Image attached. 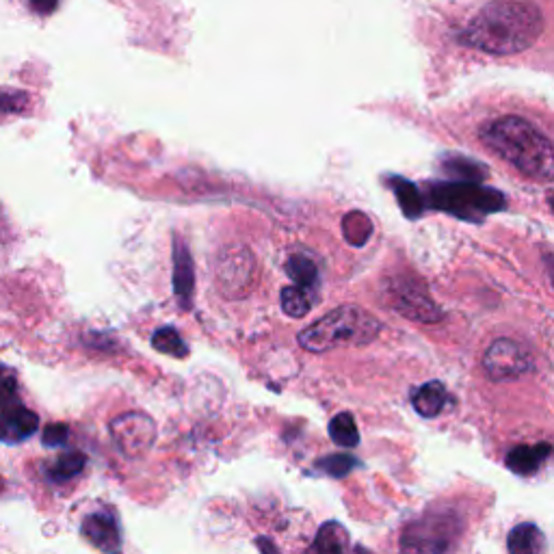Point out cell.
<instances>
[{"label": "cell", "mask_w": 554, "mask_h": 554, "mask_svg": "<svg viewBox=\"0 0 554 554\" xmlns=\"http://www.w3.org/2000/svg\"><path fill=\"white\" fill-rule=\"evenodd\" d=\"M542 9L529 0H496L485 5L461 33L466 46L487 55L509 57L529 50L544 33Z\"/></svg>", "instance_id": "cell-1"}, {"label": "cell", "mask_w": 554, "mask_h": 554, "mask_svg": "<svg viewBox=\"0 0 554 554\" xmlns=\"http://www.w3.org/2000/svg\"><path fill=\"white\" fill-rule=\"evenodd\" d=\"M479 137L496 156L516 167L526 178L550 182L554 176V148L533 122L505 115L481 126Z\"/></svg>", "instance_id": "cell-2"}, {"label": "cell", "mask_w": 554, "mask_h": 554, "mask_svg": "<svg viewBox=\"0 0 554 554\" xmlns=\"http://www.w3.org/2000/svg\"><path fill=\"white\" fill-rule=\"evenodd\" d=\"M381 334L377 316L360 306H340L301 329L299 345L310 353H325L336 347H364Z\"/></svg>", "instance_id": "cell-3"}, {"label": "cell", "mask_w": 554, "mask_h": 554, "mask_svg": "<svg viewBox=\"0 0 554 554\" xmlns=\"http://www.w3.org/2000/svg\"><path fill=\"white\" fill-rule=\"evenodd\" d=\"M425 204L457 219L479 223L487 215L505 210L507 197L492 187H481L474 180H451L431 184Z\"/></svg>", "instance_id": "cell-4"}, {"label": "cell", "mask_w": 554, "mask_h": 554, "mask_svg": "<svg viewBox=\"0 0 554 554\" xmlns=\"http://www.w3.org/2000/svg\"><path fill=\"white\" fill-rule=\"evenodd\" d=\"M39 429V416L22 405L13 381L0 384V442L18 444Z\"/></svg>", "instance_id": "cell-5"}, {"label": "cell", "mask_w": 554, "mask_h": 554, "mask_svg": "<svg viewBox=\"0 0 554 554\" xmlns=\"http://www.w3.org/2000/svg\"><path fill=\"white\" fill-rule=\"evenodd\" d=\"M111 438L122 455L137 459L150 451L156 442V425L148 414L128 412L111 422Z\"/></svg>", "instance_id": "cell-6"}, {"label": "cell", "mask_w": 554, "mask_h": 554, "mask_svg": "<svg viewBox=\"0 0 554 554\" xmlns=\"http://www.w3.org/2000/svg\"><path fill=\"white\" fill-rule=\"evenodd\" d=\"M485 373L496 381L520 379L533 368L531 351L511 338L494 340L483 355Z\"/></svg>", "instance_id": "cell-7"}, {"label": "cell", "mask_w": 554, "mask_h": 554, "mask_svg": "<svg viewBox=\"0 0 554 554\" xmlns=\"http://www.w3.org/2000/svg\"><path fill=\"white\" fill-rule=\"evenodd\" d=\"M256 262L247 247L223 249L217 260V282L223 295L245 297L254 282Z\"/></svg>", "instance_id": "cell-8"}, {"label": "cell", "mask_w": 554, "mask_h": 554, "mask_svg": "<svg viewBox=\"0 0 554 554\" xmlns=\"http://www.w3.org/2000/svg\"><path fill=\"white\" fill-rule=\"evenodd\" d=\"M388 297L394 310L418 323H435L442 319V310L435 306V301L427 295V290L418 282H407L403 277L394 280L388 286Z\"/></svg>", "instance_id": "cell-9"}, {"label": "cell", "mask_w": 554, "mask_h": 554, "mask_svg": "<svg viewBox=\"0 0 554 554\" xmlns=\"http://www.w3.org/2000/svg\"><path fill=\"white\" fill-rule=\"evenodd\" d=\"M455 522L457 520L451 516V513H446V516H440V513H431V516L422 518L410 526V531H407L403 537V548L405 550H435L433 535H440L446 548H451L453 546L451 537L457 535L453 531Z\"/></svg>", "instance_id": "cell-10"}, {"label": "cell", "mask_w": 554, "mask_h": 554, "mask_svg": "<svg viewBox=\"0 0 554 554\" xmlns=\"http://www.w3.org/2000/svg\"><path fill=\"white\" fill-rule=\"evenodd\" d=\"M83 535L94 544L98 550L104 552H115L120 550V526H117V520L111 511L102 509L91 513V516L85 518L83 522Z\"/></svg>", "instance_id": "cell-11"}, {"label": "cell", "mask_w": 554, "mask_h": 554, "mask_svg": "<svg viewBox=\"0 0 554 554\" xmlns=\"http://www.w3.org/2000/svg\"><path fill=\"white\" fill-rule=\"evenodd\" d=\"M193 258L189 247L184 245L182 239H176L174 243V290L182 310H189L193 303Z\"/></svg>", "instance_id": "cell-12"}, {"label": "cell", "mask_w": 554, "mask_h": 554, "mask_svg": "<svg viewBox=\"0 0 554 554\" xmlns=\"http://www.w3.org/2000/svg\"><path fill=\"white\" fill-rule=\"evenodd\" d=\"M552 446L548 442L542 444H533V446H516L513 451L507 455V468L516 474H533L539 468L546 464V459L550 457Z\"/></svg>", "instance_id": "cell-13"}, {"label": "cell", "mask_w": 554, "mask_h": 554, "mask_svg": "<svg viewBox=\"0 0 554 554\" xmlns=\"http://www.w3.org/2000/svg\"><path fill=\"white\" fill-rule=\"evenodd\" d=\"M448 401V392L446 388L440 384V381H429V384L420 386L412 392V405L414 410L425 416V418H435L442 410Z\"/></svg>", "instance_id": "cell-14"}, {"label": "cell", "mask_w": 554, "mask_h": 554, "mask_svg": "<svg viewBox=\"0 0 554 554\" xmlns=\"http://www.w3.org/2000/svg\"><path fill=\"white\" fill-rule=\"evenodd\" d=\"M507 548L511 554H542L546 550V539L535 524L526 522L509 533Z\"/></svg>", "instance_id": "cell-15"}, {"label": "cell", "mask_w": 554, "mask_h": 554, "mask_svg": "<svg viewBox=\"0 0 554 554\" xmlns=\"http://www.w3.org/2000/svg\"><path fill=\"white\" fill-rule=\"evenodd\" d=\"M390 184H392L394 195H397V200L403 208L405 217H410V219L420 217L422 210L427 208V204H425V195L418 191L416 184L405 178H392Z\"/></svg>", "instance_id": "cell-16"}, {"label": "cell", "mask_w": 554, "mask_h": 554, "mask_svg": "<svg viewBox=\"0 0 554 554\" xmlns=\"http://www.w3.org/2000/svg\"><path fill=\"white\" fill-rule=\"evenodd\" d=\"M349 548V533L338 522H327L316 533V539L310 550L314 552H347Z\"/></svg>", "instance_id": "cell-17"}, {"label": "cell", "mask_w": 554, "mask_h": 554, "mask_svg": "<svg viewBox=\"0 0 554 554\" xmlns=\"http://www.w3.org/2000/svg\"><path fill=\"white\" fill-rule=\"evenodd\" d=\"M314 306V297H312V288L306 286H286L282 290V310L288 316H295V319H301L306 316Z\"/></svg>", "instance_id": "cell-18"}, {"label": "cell", "mask_w": 554, "mask_h": 554, "mask_svg": "<svg viewBox=\"0 0 554 554\" xmlns=\"http://www.w3.org/2000/svg\"><path fill=\"white\" fill-rule=\"evenodd\" d=\"M329 435L342 448H355L360 444L358 425H355V418L349 412L336 414L332 418V422H329Z\"/></svg>", "instance_id": "cell-19"}, {"label": "cell", "mask_w": 554, "mask_h": 554, "mask_svg": "<svg viewBox=\"0 0 554 554\" xmlns=\"http://www.w3.org/2000/svg\"><path fill=\"white\" fill-rule=\"evenodd\" d=\"M87 464V457L83 453H78V451H70V453H63L55 464L50 466L48 470V477L55 481V483H65V481H70L74 479L76 474H81L83 468Z\"/></svg>", "instance_id": "cell-20"}, {"label": "cell", "mask_w": 554, "mask_h": 554, "mask_svg": "<svg viewBox=\"0 0 554 554\" xmlns=\"http://www.w3.org/2000/svg\"><path fill=\"white\" fill-rule=\"evenodd\" d=\"M152 347L158 353L171 355V358H187V355H189L187 342L182 340V336L176 332L174 327L156 329L154 336H152Z\"/></svg>", "instance_id": "cell-21"}, {"label": "cell", "mask_w": 554, "mask_h": 554, "mask_svg": "<svg viewBox=\"0 0 554 554\" xmlns=\"http://www.w3.org/2000/svg\"><path fill=\"white\" fill-rule=\"evenodd\" d=\"M342 223H345V239L351 245L362 247L366 245L368 239H371L373 234L371 219H368L364 213H360V210H353V213H349Z\"/></svg>", "instance_id": "cell-22"}, {"label": "cell", "mask_w": 554, "mask_h": 554, "mask_svg": "<svg viewBox=\"0 0 554 554\" xmlns=\"http://www.w3.org/2000/svg\"><path fill=\"white\" fill-rule=\"evenodd\" d=\"M444 169L448 171V174H453V176H457L461 180H474V182H479L487 174L485 167H481L479 163H474L472 158H464V156H459V154L446 156Z\"/></svg>", "instance_id": "cell-23"}, {"label": "cell", "mask_w": 554, "mask_h": 554, "mask_svg": "<svg viewBox=\"0 0 554 554\" xmlns=\"http://www.w3.org/2000/svg\"><path fill=\"white\" fill-rule=\"evenodd\" d=\"M286 271H288L290 277H293L297 286L312 288V286H316V282H319V271H316L314 260H310L306 256L290 258L288 265H286Z\"/></svg>", "instance_id": "cell-24"}, {"label": "cell", "mask_w": 554, "mask_h": 554, "mask_svg": "<svg viewBox=\"0 0 554 554\" xmlns=\"http://www.w3.org/2000/svg\"><path fill=\"white\" fill-rule=\"evenodd\" d=\"M358 464H360L358 459L342 453V455H329V457L321 459L319 461V468L325 474H329V477H336L338 479V477H345V474H349Z\"/></svg>", "instance_id": "cell-25"}, {"label": "cell", "mask_w": 554, "mask_h": 554, "mask_svg": "<svg viewBox=\"0 0 554 554\" xmlns=\"http://www.w3.org/2000/svg\"><path fill=\"white\" fill-rule=\"evenodd\" d=\"M29 94L18 89L0 87V113H24L29 109Z\"/></svg>", "instance_id": "cell-26"}, {"label": "cell", "mask_w": 554, "mask_h": 554, "mask_svg": "<svg viewBox=\"0 0 554 554\" xmlns=\"http://www.w3.org/2000/svg\"><path fill=\"white\" fill-rule=\"evenodd\" d=\"M68 438H70V429H68V425H61V422H55V425H48L44 429V435H42L44 444L50 446V448L63 446L65 442H68Z\"/></svg>", "instance_id": "cell-27"}, {"label": "cell", "mask_w": 554, "mask_h": 554, "mask_svg": "<svg viewBox=\"0 0 554 554\" xmlns=\"http://www.w3.org/2000/svg\"><path fill=\"white\" fill-rule=\"evenodd\" d=\"M33 5H35L37 9L48 11L52 5H55V0H33Z\"/></svg>", "instance_id": "cell-28"}, {"label": "cell", "mask_w": 554, "mask_h": 554, "mask_svg": "<svg viewBox=\"0 0 554 554\" xmlns=\"http://www.w3.org/2000/svg\"><path fill=\"white\" fill-rule=\"evenodd\" d=\"M0 490H3V483H0Z\"/></svg>", "instance_id": "cell-29"}]
</instances>
